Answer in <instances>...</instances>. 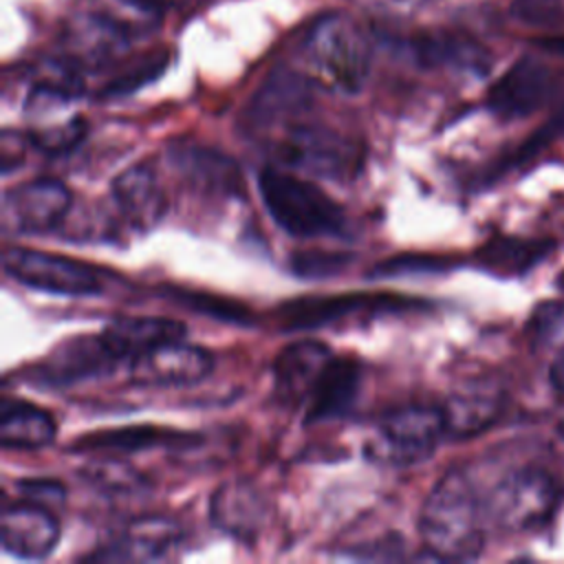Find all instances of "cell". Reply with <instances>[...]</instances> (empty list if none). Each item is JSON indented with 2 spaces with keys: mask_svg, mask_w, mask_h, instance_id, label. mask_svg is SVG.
<instances>
[{
  "mask_svg": "<svg viewBox=\"0 0 564 564\" xmlns=\"http://www.w3.org/2000/svg\"><path fill=\"white\" fill-rule=\"evenodd\" d=\"M419 533L432 557L474 560L485 546L482 505L474 482L460 469L447 471L427 494Z\"/></svg>",
  "mask_w": 564,
  "mask_h": 564,
  "instance_id": "obj_1",
  "label": "cell"
},
{
  "mask_svg": "<svg viewBox=\"0 0 564 564\" xmlns=\"http://www.w3.org/2000/svg\"><path fill=\"white\" fill-rule=\"evenodd\" d=\"M300 55L315 84L352 95L366 84L372 46L359 20L346 11H328L304 33Z\"/></svg>",
  "mask_w": 564,
  "mask_h": 564,
  "instance_id": "obj_2",
  "label": "cell"
},
{
  "mask_svg": "<svg viewBox=\"0 0 564 564\" xmlns=\"http://www.w3.org/2000/svg\"><path fill=\"white\" fill-rule=\"evenodd\" d=\"M258 189L273 223L295 238H335L346 231L344 207L313 181L267 165Z\"/></svg>",
  "mask_w": 564,
  "mask_h": 564,
  "instance_id": "obj_3",
  "label": "cell"
},
{
  "mask_svg": "<svg viewBox=\"0 0 564 564\" xmlns=\"http://www.w3.org/2000/svg\"><path fill=\"white\" fill-rule=\"evenodd\" d=\"M445 438L443 408L403 405L377 423L364 443L368 460L388 467H410L427 460Z\"/></svg>",
  "mask_w": 564,
  "mask_h": 564,
  "instance_id": "obj_4",
  "label": "cell"
},
{
  "mask_svg": "<svg viewBox=\"0 0 564 564\" xmlns=\"http://www.w3.org/2000/svg\"><path fill=\"white\" fill-rule=\"evenodd\" d=\"M284 165L317 178L346 181L359 170L364 150L344 132L324 123H297L280 145Z\"/></svg>",
  "mask_w": 564,
  "mask_h": 564,
  "instance_id": "obj_5",
  "label": "cell"
},
{
  "mask_svg": "<svg viewBox=\"0 0 564 564\" xmlns=\"http://www.w3.org/2000/svg\"><path fill=\"white\" fill-rule=\"evenodd\" d=\"M2 269L20 284L46 293L88 297L104 291L101 278L93 267L59 253L9 247L2 253Z\"/></svg>",
  "mask_w": 564,
  "mask_h": 564,
  "instance_id": "obj_6",
  "label": "cell"
},
{
  "mask_svg": "<svg viewBox=\"0 0 564 564\" xmlns=\"http://www.w3.org/2000/svg\"><path fill=\"white\" fill-rule=\"evenodd\" d=\"M419 306L414 297L386 295V293H344V295H317L297 297L278 308V317L284 330H313L352 315H375L408 311Z\"/></svg>",
  "mask_w": 564,
  "mask_h": 564,
  "instance_id": "obj_7",
  "label": "cell"
},
{
  "mask_svg": "<svg viewBox=\"0 0 564 564\" xmlns=\"http://www.w3.org/2000/svg\"><path fill=\"white\" fill-rule=\"evenodd\" d=\"M119 366L108 350L101 333L75 335L57 344L44 359H40L29 379L44 388H68L88 379L104 377Z\"/></svg>",
  "mask_w": 564,
  "mask_h": 564,
  "instance_id": "obj_8",
  "label": "cell"
},
{
  "mask_svg": "<svg viewBox=\"0 0 564 564\" xmlns=\"http://www.w3.org/2000/svg\"><path fill=\"white\" fill-rule=\"evenodd\" d=\"M70 209V192L57 178H31L9 187L2 196V225L15 234H46Z\"/></svg>",
  "mask_w": 564,
  "mask_h": 564,
  "instance_id": "obj_9",
  "label": "cell"
},
{
  "mask_svg": "<svg viewBox=\"0 0 564 564\" xmlns=\"http://www.w3.org/2000/svg\"><path fill=\"white\" fill-rule=\"evenodd\" d=\"M555 502V487L546 471L524 467L509 474L494 489L489 511L494 520L511 531L540 524Z\"/></svg>",
  "mask_w": 564,
  "mask_h": 564,
  "instance_id": "obj_10",
  "label": "cell"
},
{
  "mask_svg": "<svg viewBox=\"0 0 564 564\" xmlns=\"http://www.w3.org/2000/svg\"><path fill=\"white\" fill-rule=\"evenodd\" d=\"M553 90V68L533 55H524L494 82L487 93V108L500 119H522L542 108Z\"/></svg>",
  "mask_w": 564,
  "mask_h": 564,
  "instance_id": "obj_11",
  "label": "cell"
},
{
  "mask_svg": "<svg viewBox=\"0 0 564 564\" xmlns=\"http://www.w3.org/2000/svg\"><path fill=\"white\" fill-rule=\"evenodd\" d=\"M212 355L200 348L172 339L150 348L128 364L130 381L141 388H183L209 377Z\"/></svg>",
  "mask_w": 564,
  "mask_h": 564,
  "instance_id": "obj_12",
  "label": "cell"
},
{
  "mask_svg": "<svg viewBox=\"0 0 564 564\" xmlns=\"http://www.w3.org/2000/svg\"><path fill=\"white\" fill-rule=\"evenodd\" d=\"M333 357L330 348L317 339H297L284 346L273 361L278 399L289 408H304Z\"/></svg>",
  "mask_w": 564,
  "mask_h": 564,
  "instance_id": "obj_13",
  "label": "cell"
},
{
  "mask_svg": "<svg viewBox=\"0 0 564 564\" xmlns=\"http://www.w3.org/2000/svg\"><path fill=\"white\" fill-rule=\"evenodd\" d=\"M110 194L123 223L134 231L154 229L167 212V196L148 163H134L119 172L110 185Z\"/></svg>",
  "mask_w": 564,
  "mask_h": 564,
  "instance_id": "obj_14",
  "label": "cell"
},
{
  "mask_svg": "<svg viewBox=\"0 0 564 564\" xmlns=\"http://www.w3.org/2000/svg\"><path fill=\"white\" fill-rule=\"evenodd\" d=\"M181 542V529L165 516H141L123 527V531L88 555L101 562H152L167 557Z\"/></svg>",
  "mask_w": 564,
  "mask_h": 564,
  "instance_id": "obj_15",
  "label": "cell"
},
{
  "mask_svg": "<svg viewBox=\"0 0 564 564\" xmlns=\"http://www.w3.org/2000/svg\"><path fill=\"white\" fill-rule=\"evenodd\" d=\"M0 542L15 557L42 560L59 542V522L44 505L26 500L2 511Z\"/></svg>",
  "mask_w": 564,
  "mask_h": 564,
  "instance_id": "obj_16",
  "label": "cell"
},
{
  "mask_svg": "<svg viewBox=\"0 0 564 564\" xmlns=\"http://www.w3.org/2000/svg\"><path fill=\"white\" fill-rule=\"evenodd\" d=\"M130 40L132 37H128L121 29H117L88 7L75 13L64 29L66 59L79 70L84 66L97 68L119 59L128 51Z\"/></svg>",
  "mask_w": 564,
  "mask_h": 564,
  "instance_id": "obj_17",
  "label": "cell"
},
{
  "mask_svg": "<svg viewBox=\"0 0 564 564\" xmlns=\"http://www.w3.org/2000/svg\"><path fill=\"white\" fill-rule=\"evenodd\" d=\"M209 520L223 533L251 542L267 522L264 496L247 478L227 480L212 494Z\"/></svg>",
  "mask_w": 564,
  "mask_h": 564,
  "instance_id": "obj_18",
  "label": "cell"
},
{
  "mask_svg": "<svg viewBox=\"0 0 564 564\" xmlns=\"http://www.w3.org/2000/svg\"><path fill=\"white\" fill-rule=\"evenodd\" d=\"M361 392V368L350 357H333L315 383L306 405L304 423H330L352 412Z\"/></svg>",
  "mask_w": 564,
  "mask_h": 564,
  "instance_id": "obj_19",
  "label": "cell"
},
{
  "mask_svg": "<svg viewBox=\"0 0 564 564\" xmlns=\"http://www.w3.org/2000/svg\"><path fill=\"white\" fill-rule=\"evenodd\" d=\"M313 79L291 68H275L253 95L247 119L253 128H271L278 121L308 108Z\"/></svg>",
  "mask_w": 564,
  "mask_h": 564,
  "instance_id": "obj_20",
  "label": "cell"
},
{
  "mask_svg": "<svg viewBox=\"0 0 564 564\" xmlns=\"http://www.w3.org/2000/svg\"><path fill=\"white\" fill-rule=\"evenodd\" d=\"M196 434L156 427V425H126L82 434L70 452L77 454H132L152 447H189L196 443Z\"/></svg>",
  "mask_w": 564,
  "mask_h": 564,
  "instance_id": "obj_21",
  "label": "cell"
},
{
  "mask_svg": "<svg viewBox=\"0 0 564 564\" xmlns=\"http://www.w3.org/2000/svg\"><path fill=\"white\" fill-rule=\"evenodd\" d=\"M99 333L115 359L130 364L159 344L183 339L185 324L170 317H117Z\"/></svg>",
  "mask_w": 564,
  "mask_h": 564,
  "instance_id": "obj_22",
  "label": "cell"
},
{
  "mask_svg": "<svg viewBox=\"0 0 564 564\" xmlns=\"http://www.w3.org/2000/svg\"><path fill=\"white\" fill-rule=\"evenodd\" d=\"M414 59L425 68H447L456 73H487L491 57L487 48L478 42L454 35V33H438V35H423L412 44Z\"/></svg>",
  "mask_w": 564,
  "mask_h": 564,
  "instance_id": "obj_23",
  "label": "cell"
},
{
  "mask_svg": "<svg viewBox=\"0 0 564 564\" xmlns=\"http://www.w3.org/2000/svg\"><path fill=\"white\" fill-rule=\"evenodd\" d=\"M57 434L55 419L20 399H2L0 405V441L7 449H37L53 443Z\"/></svg>",
  "mask_w": 564,
  "mask_h": 564,
  "instance_id": "obj_24",
  "label": "cell"
},
{
  "mask_svg": "<svg viewBox=\"0 0 564 564\" xmlns=\"http://www.w3.org/2000/svg\"><path fill=\"white\" fill-rule=\"evenodd\" d=\"M172 163L183 170V174L198 187L216 194L240 192V172L236 163L203 145H183L172 150Z\"/></svg>",
  "mask_w": 564,
  "mask_h": 564,
  "instance_id": "obj_25",
  "label": "cell"
},
{
  "mask_svg": "<svg viewBox=\"0 0 564 564\" xmlns=\"http://www.w3.org/2000/svg\"><path fill=\"white\" fill-rule=\"evenodd\" d=\"M441 408L445 416V438L463 441L485 432L498 419L502 403L498 394L482 388H471L454 394Z\"/></svg>",
  "mask_w": 564,
  "mask_h": 564,
  "instance_id": "obj_26",
  "label": "cell"
},
{
  "mask_svg": "<svg viewBox=\"0 0 564 564\" xmlns=\"http://www.w3.org/2000/svg\"><path fill=\"white\" fill-rule=\"evenodd\" d=\"M551 240L494 238L478 249L476 260L480 262V267L498 275H516L538 264L551 251Z\"/></svg>",
  "mask_w": 564,
  "mask_h": 564,
  "instance_id": "obj_27",
  "label": "cell"
},
{
  "mask_svg": "<svg viewBox=\"0 0 564 564\" xmlns=\"http://www.w3.org/2000/svg\"><path fill=\"white\" fill-rule=\"evenodd\" d=\"M88 9L121 29L128 37H145L161 26L165 7L152 0H88Z\"/></svg>",
  "mask_w": 564,
  "mask_h": 564,
  "instance_id": "obj_28",
  "label": "cell"
},
{
  "mask_svg": "<svg viewBox=\"0 0 564 564\" xmlns=\"http://www.w3.org/2000/svg\"><path fill=\"white\" fill-rule=\"evenodd\" d=\"M79 474L88 485L106 496H134L148 487L143 474L115 454L88 460Z\"/></svg>",
  "mask_w": 564,
  "mask_h": 564,
  "instance_id": "obj_29",
  "label": "cell"
},
{
  "mask_svg": "<svg viewBox=\"0 0 564 564\" xmlns=\"http://www.w3.org/2000/svg\"><path fill=\"white\" fill-rule=\"evenodd\" d=\"M161 295H165L170 302H174L192 313H200V315H207L218 322L240 324V326H247L253 322V315L247 306L231 302L227 297H220V295H212L207 291L183 289V286H163Z\"/></svg>",
  "mask_w": 564,
  "mask_h": 564,
  "instance_id": "obj_30",
  "label": "cell"
},
{
  "mask_svg": "<svg viewBox=\"0 0 564 564\" xmlns=\"http://www.w3.org/2000/svg\"><path fill=\"white\" fill-rule=\"evenodd\" d=\"M167 62H170V53L167 51L148 53L143 59H139L137 64L128 66L108 86H104L101 97L112 99V97H123V95H130V93L139 90L141 86H145L152 79H156L165 70Z\"/></svg>",
  "mask_w": 564,
  "mask_h": 564,
  "instance_id": "obj_31",
  "label": "cell"
},
{
  "mask_svg": "<svg viewBox=\"0 0 564 564\" xmlns=\"http://www.w3.org/2000/svg\"><path fill=\"white\" fill-rule=\"evenodd\" d=\"M348 253L339 251H300L291 258V269L302 278H330L350 264Z\"/></svg>",
  "mask_w": 564,
  "mask_h": 564,
  "instance_id": "obj_32",
  "label": "cell"
},
{
  "mask_svg": "<svg viewBox=\"0 0 564 564\" xmlns=\"http://www.w3.org/2000/svg\"><path fill=\"white\" fill-rule=\"evenodd\" d=\"M511 13L531 26H553L562 20V0H513Z\"/></svg>",
  "mask_w": 564,
  "mask_h": 564,
  "instance_id": "obj_33",
  "label": "cell"
},
{
  "mask_svg": "<svg viewBox=\"0 0 564 564\" xmlns=\"http://www.w3.org/2000/svg\"><path fill=\"white\" fill-rule=\"evenodd\" d=\"M443 269L441 258H430V256H397L386 262H379L375 271L370 273L372 278H388V275H403V273H414V271H438Z\"/></svg>",
  "mask_w": 564,
  "mask_h": 564,
  "instance_id": "obj_34",
  "label": "cell"
},
{
  "mask_svg": "<svg viewBox=\"0 0 564 564\" xmlns=\"http://www.w3.org/2000/svg\"><path fill=\"white\" fill-rule=\"evenodd\" d=\"M20 491L26 500L44 505V502H62L64 500V487L57 480L51 478H26L18 482Z\"/></svg>",
  "mask_w": 564,
  "mask_h": 564,
  "instance_id": "obj_35",
  "label": "cell"
},
{
  "mask_svg": "<svg viewBox=\"0 0 564 564\" xmlns=\"http://www.w3.org/2000/svg\"><path fill=\"white\" fill-rule=\"evenodd\" d=\"M364 2L379 11H386V13L412 15V13H419V11L436 4L438 0H364Z\"/></svg>",
  "mask_w": 564,
  "mask_h": 564,
  "instance_id": "obj_36",
  "label": "cell"
},
{
  "mask_svg": "<svg viewBox=\"0 0 564 564\" xmlns=\"http://www.w3.org/2000/svg\"><path fill=\"white\" fill-rule=\"evenodd\" d=\"M549 381L551 386L564 394V348L555 355V359L551 361V370H549Z\"/></svg>",
  "mask_w": 564,
  "mask_h": 564,
  "instance_id": "obj_37",
  "label": "cell"
},
{
  "mask_svg": "<svg viewBox=\"0 0 564 564\" xmlns=\"http://www.w3.org/2000/svg\"><path fill=\"white\" fill-rule=\"evenodd\" d=\"M542 48L546 51H553V53H562L564 55V35L562 37H549V40H542L540 42Z\"/></svg>",
  "mask_w": 564,
  "mask_h": 564,
  "instance_id": "obj_38",
  "label": "cell"
},
{
  "mask_svg": "<svg viewBox=\"0 0 564 564\" xmlns=\"http://www.w3.org/2000/svg\"><path fill=\"white\" fill-rule=\"evenodd\" d=\"M152 2H156V4H161V7H170V4H174V2H178V0H152Z\"/></svg>",
  "mask_w": 564,
  "mask_h": 564,
  "instance_id": "obj_39",
  "label": "cell"
},
{
  "mask_svg": "<svg viewBox=\"0 0 564 564\" xmlns=\"http://www.w3.org/2000/svg\"><path fill=\"white\" fill-rule=\"evenodd\" d=\"M560 430H562V434H564V419H562V423H560Z\"/></svg>",
  "mask_w": 564,
  "mask_h": 564,
  "instance_id": "obj_40",
  "label": "cell"
}]
</instances>
